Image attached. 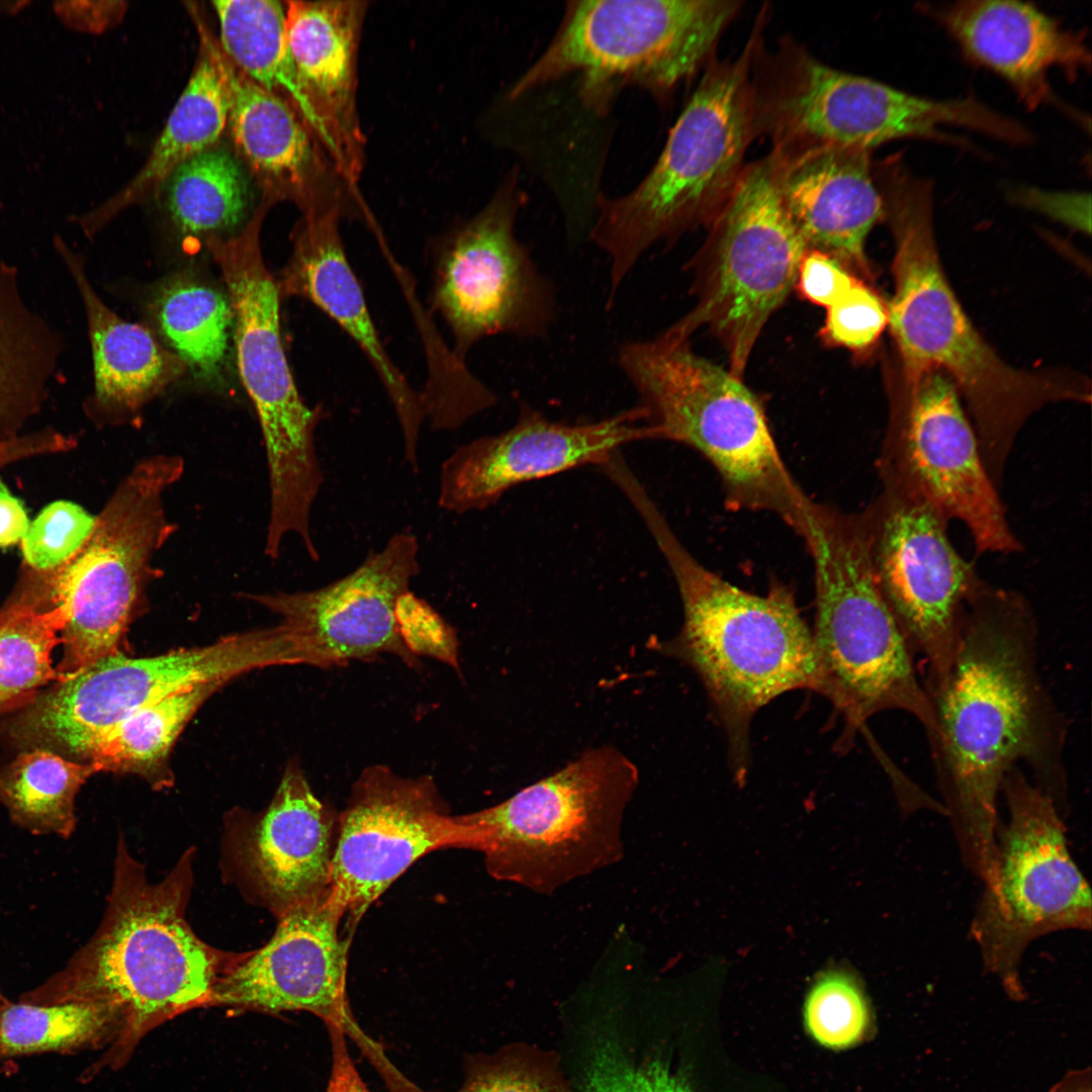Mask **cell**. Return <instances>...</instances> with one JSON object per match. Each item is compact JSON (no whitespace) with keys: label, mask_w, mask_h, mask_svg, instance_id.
<instances>
[{"label":"cell","mask_w":1092,"mask_h":1092,"mask_svg":"<svg viewBox=\"0 0 1092 1092\" xmlns=\"http://www.w3.org/2000/svg\"><path fill=\"white\" fill-rule=\"evenodd\" d=\"M931 701L941 805L964 864L985 885L1007 774L1026 766L1067 813V719L1041 678L1037 620L1021 593L987 583L971 600L948 676Z\"/></svg>","instance_id":"cell-1"},{"label":"cell","mask_w":1092,"mask_h":1092,"mask_svg":"<svg viewBox=\"0 0 1092 1092\" xmlns=\"http://www.w3.org/2000/svg\"><path fill=\"white\" fill-rule=\"evenodd\" d=\"M895 245L889 308L898 366L937 369L953 382L998 488L1027 421L1049 404L1090 403L1091 382L1068 369L1024 370L1005 362L977 331L941 265L930 181L898 158L876 171Z\"/></svg>","instance_id":"cell-2"},{"label":"cell","mask_w":1092,"mask_h":1092,"mask_svg":"<svg viewBox=\"0 0 1092 1092\" xmlns=\"http://www.w3.org/2000/svg\"><path fill=\"white\" fill-rule=\"evenodd\" d=\"M195 848L186 849L161 881L119 834L111 889L91 938L21 1001L93 1002L114 1010L119 1030L105 1060L122 1065L160 1024L207 1007L219 979L243 957L202 940L187 920Z\"/></svg>","instance_id":"cell-3"},{"label":"cell","mask_w":1092,"mask_h":1092,"mask_svg":"<svg viewBox=\"0 0 1092 1092\" xmlns=\"http://www.w3.org/2000/svg\"><path fill=\"white\" fill-rule=\"evenodd\" d=\"M627 498L674 577L684 624L673 639L649 645L698 674L729 739L736 774H744L749 724L777 697L798 689L822 695L812 631L791 590L776 584L755 595L708 569L684 546L642 485Z\"/></svg>","instance_id":"cell-4"},{"label":"cell","mask_w":1092,"mask_h":1092,"mask_svg":"<svg viewBox=\"0 0 1092 1092\" xmlns=\"http://www.w3.org/2000/svg\"><path fill=\"white\" fill-rule=\"evenodd\" d=\"M766 19L760 11L737 58L715 59L706 67L639 184L620 196L597 197L588 235L609 259V306L652 247L708 228L735 189L745 153L758 136L750 77Z\"/></svg>","instance_id":"cell-5"},{"label":"cell","mask_w":1092,"mask_h":1092,"mask_svg":"<svg viewBox=\"0 0 1092 1092\" xmlns=\"http://www.w3.org/2000/svg\"><path fill=\"white\" fill-rule=\"evenodd\" d=\"M617 364L658 440L686 445L709 461L730 509L770 513L805 536L818 504L789 471L762 404L743 379L668 330L624 343Z\"/></svg>","instance_id":"cell-6"},{"label":"cell","mask_w":1092,"mask_h":1092,"mask_svg":"<svg viewBox=\"0 0 1092 1092\" xmlns=\"http://www.w3.org/2000/svg\"><path fill=\"white\" fill-rule=\"evenodd\" d=\"M804 540L814 565L812 636L822 695L842 714L845 738L873 715L900 710L913 716L930 740L933 704L877 584L861 513L846 515L821 506Z\"/></svg>","instance_id":"cell-7"},{"label":"cell","mask_w":1092,"mask_h":1092,"mask_svg":"<svg viewBox=\"0 0 1092 1092\" xmlns=\"http://www.w3.org/2000/svg\"><path fill=\"white\" fill-rule=\"evenodd\" d=\"M639 784L613 745L589 748L560 769L485 809L460 815L469 848L488 874L550 895L623 857V819Z\"/></svg>","instance_id":"cell-8"},{"label":"cell","mask_w":1092,"mask_h":1092,"mask_svg":"<svg viewBox=\"0 0 1092 1092\" xmlns=\"http://www.w3.org/2000/svg\"><path fill=\"white\" fill-rule=\"evenodd\" d=\"M738 0L569 1L542 55L509 91L511 100L576 75L582 104L608 110L626 86L664 102L713 62Z\"/></svg>","instance_id":"cell-9"},{"label":"cell","mask_w":1092,"mask_h":1092,"mask_svg":"<svg viewBox=\"0 0 1092 1092\" xmlns=\"http://www.w3.org/2000/svg\"><path fill=\"white\" fill-rule=\"evenodd\" d=\"M184 468L176 454L139 460L96 517L80 550L53 571L46 586L33 589L65 619L58 681L121 651L129 625L146 607L150 584L163 575L154 558L177 530L164 497Z\"/></svg>","instance_id":"cell-10"},{"label":"cell","mask_w":1092,"mask_h":1092,"mask_svg":"<svg viewBox=\"0 0 1092 1092\" xmlns=\"http://www.w3.org/2000/svg\"><path fill=\"white\" fill-rule=\"evenodd\" d=\"M1007 820L998 826L993 876L970 926L984 970L1013 1000L1025 997L1020 968L1035 939L1089 930V884L1067 842L1064 815L1021 767L1005 777Z\"/></svg>","instance_id":"cell-11"},{"label":"cell","mask_w":1092,"mask_h":1092,"mask_svg":"<svg viewBox=\"0 0 1092 1092\" xmlns=\"http://www.w3.org/2000/svg\"><path fill=\"white\" fill-rule=\"evenodd\" d=\"M268 209L263 203L239 235L209 236L204 243L220 269L232 306L237 365L265 445L270 510L294 517L312 509L325 481L315 432L326 413L302 399L283 347L282 299L260 243Z\"/></svg>","instance_id":"cell-12"},{"label":"cell","mask_w":1092,"mask_h":1092,"mask_svg":"<svg viewBox=\"0 0 1092 1092\" xmlns=\"http://www.w3.org/2000/svg\"><path fill=\"white\" fill-rule=\"evenodd\" d=\"M750 80L757 135L767 136L772 150L872 152L901 139H941L945 126L965 127L971 118L962 98L918 96L839 71L788 37L771 51L759 39Z\"/></svg>","instance_id":"cell-13"},{"label":"cell","mask_w":1092,"mask_h":1092,"mask_svg":"<svg viewBox=\"0 0 1092 1092\" xmlns=\"http://www.w3.org/2000/svg\"><path fill=\"white\" fill-rule=\"evenodd\" d=\"M692 260L693 308L667 330L684 337L706 327L720 340L729 371L743 379L755 343L796 284L808 250L779 198L768 156L745 165Z\"/></svg>","instance_id":"cell-14"},{"label":"cell","mask_w":1092,"mask_h":1092,"mask_svg":"<svg viewBox=\"0 0 1092 1092\" xmlns=\"http://www.w3.org/2000/svg\"><path fill=\"white\" fill-rule=\"evenodd\" d=\"M889 419L878 459L882 485L913 493L968 530L977 554H1014L1000 489L953 382L937 369L896 365L888 380Z\"/></svg>","instance_id":"cell-15"},{"label":"cell","mask_w":1092,"mask_h":1092,"mask_svg":"<svg viewBox=\"0 0 1092 1092\" xmlns=\"http://www.w3.org/2000/svg\"><path fill=\"white\" fill-rule=\"evenodd\" d=\"M276 625L147 657L121 651L57 685L23 710L13 735L33 748L84 758L92 744L136 710L202 685H225L257 668L287 665Z\"/></svg>","instance_id":"cell-16"},{"label":"cell","mask_w":1092,"mask_h":1092,"mask_svg":"<svg viewBox=\"0 0 1092 1092\" xmlns=\"http://www.w3.org/2000/svg\"><path fill=\"white\" fill-rule=\"evenodd\" d=\"M524 203L518 178L509 177L480 211L434 248L431 303L462 361L484 338L544 340L554 324V286L516 236Z\"/></svg>","instance_id":"cell-17"},{"label":"cell","mask_w":1092,"mask_h":1092,"mask_svg":"<svg viewBox=\"0 0 1092 1092\" xmlns=\"http://www.w3.org/2000/svg\"><path fill=\"white\" fill-rule=\"evenodd\" d=\"M861 515L877 584L922 656L932 698L948 676L966 608L988 582L952 545L949 522L923 498L882 485Z\"/></svg>","instance_id":"cell-18"},{"label":"cell","mask_w":1092,"mask_h":1092,"mask_svg":"<svg viewBox=\"0 0 1092 1092\" xmlns=\"http://www.w3.org/2000/svg\"><path fill=\"white\" fill-rule=\"evenodd\" d=\"M468 847L467 827L460 815L450 814L431 777H401L381 764L365 768L339 814L332 868V893L350 935L417 860L434 850Z\"/></svg>","instance_id":"cell-19"},{"label":"cell","mask_w":1092,"mask_h":1092,"mask_svg":"<svg viewBox=\"0 0 1092 1092\" xmlns=\"http://www.w3.org/2000/svg\"><path fill=\"white\" fill-rule=\"evenodd\" d=\"M419 555L418 538L402 531L325 586L245 596L278 616L291 665L329 668L391 653L419 669L420 659L404 646L395 620L398 598L420 573Z\"/></svg>","instance_id":"cell-20"},{"label":"cell","mask_w":1092,"mask_h":1092,"mask_svg":"<svg viewBox=\"0 0 1092 1092\" xmlns=\"http://www.w3.org/2000/svg\"><path fill=\"white\" fill-rule=\"evenodd\" d=\"M338 817L314 795L299 762L289 761L265 809L226 814L220 860L224 881L276 919L326 896L332 890Z\"/></svg>","instance_id":"cell-21"},{"label":"cell","mask_w":1092,"mask_h":1092,"mask_svg":"<svg viewBox=\"0 0 1092 1092\" xmlns=\"http://www.w3.org/2000/svg\"><path fill=\"white\" fill-rule=\"evenodd\" d=\"M643 440L658 435L639 404L604 420L568 424L521 403L510 429L462 444L445 459L438 505L457 515L482 511L522 483L600 467L624 445Z\"/></svg>","instance_id":"cell-22"},{"label":"cell","mask_w":1092,"mask_h":1092,"mask_svg":"<svg viewBox=\"0 0 1092 1092\" xmlns=\"http://www.w3.org/2000/svg\"><path fill=\"white\" fill-rule=\"evenodd\" d=\"M332 890L277 918L273 935L243 957L214 986L207 1007L278 1014L305 1011L348 1032L356 1025L346 992L351 938Z\"/></svg>","instance_id":"cell-23"},{"label":"cell","mask_w":1092,"mask_h":1092,"mask_svg":"<svg viewBox=\"0 0 1092 1092\" xmlns=\"http://www.w3.org/2000/svg\"><path fill=\"white\" fill-rule=\"evenodd\" d=\"M200 34L223 82L234 141L264 182L266 200H289L302 216L336 215L371 226L374 218L358 185L341 173L291 105L239 70L206 30Z\"/></svg>","instance_id":"cell-24"},{"label":"cell","mask_w":1092,"mask_h":1092,"mask_svg":"<svg viewBox=\"0 0 1092 1092\" xmlns=\"http://www.w3.org/2000/svg\"><path fill=\"white\" fill-rule=\"evenodd\" d=\"M286 39L295 74L290 102L341 173L358 185L366 141L357 105L363 0H290Z\"/></svg>","instance_id":"cell-25"},{"label":"cell","mask_w":1092,"mask_h":1092,"mask_svg":"<svg viewBox=\"0 0 1092 1092\" xmlns=\"http://www.w3.org/2000/svg\"><path fill=\"white\" fill-rule=\"evenodd\" d=\"M781 203L808 249L824 252L870 283L867 239L885 217L871 152L819 147L771 150Z\"/></svg>","instance_id":"cell-26"},{"label":"cell","mask_w":1092,"mask_h":1092,"mask_svg":"<svg viewBox=\"0 0 1092 1092\" xmlns=\"http://www.w3.org/2000/svg\"><path fill=\"white\" fill-rule=\"evenodd\" d=\"M335 215L302 216L292 231L290 257L276 278L281 299L311 302L345 331L365 354L396 414L405 462L419 469L425 415L422 395L408 384L385 350L361 284L347 259Z\"/></svg>","instance_id":"cell-27"},{"label":"cell","mask_w":1092,"mask_h":1092,"mask_svg":"<svg viewBox=\"0 0 1092 1092\" xmlns=\"http://www.w3.org/2000/svg\"><path fill=\"white\" fill-rule=\"evenodd\" d=\"M927 9L966 57L1007 81L1027 108L1051 100L1052 69L1076 78L1090 68L1083 34L1029 3L964 0Z\"/></svg>","instance_id":"cell-28"},{"label":"cell","mask_w":1092,"mask_h":1092,"mask_svg":"<svg viewBox=\"0 0 1092 1092\" xmlns=\"http://www.w3.org/2000/svg\"><path fill=\"white\" fill-rule=\"evenodd\" d=\"M56 255L67 270L85 313L92 357L93 389L85 401L98 423L123 424L189 368L147 328L116 314L96 291L83 255L56 235Z\"/></svg>","instance_id":"cell-29"},{"label":"cell","mask_w":1092,"mask_h":1092,"mask_svg":"<svg viewBox=\"0 0 1092 1092\" xmlns=\"http://www.w3.org/2000/svg\"><path fill=\"white\" fill-rule=\"evenodd\" d=\"M65 350L64 334L25 297L18 267L0 261V441L39 411Z\"/></svg>","instance_id":"cell-30"},{"label":"cell","mask_w":1092,"mask_h":1092,"mask_svg":"<svg viewBox=\"0 0 1092 1092\" xmlns=\"http://www.w3.org/2000/svg\"><path fill=\"white\" fill-rule=\"evenodd\" d=\"M201 56L150 156L138 174L106 203L76 219L87 238L139 202L197 154L210 149L228 123V102L215 60L201 39Z\"/></svg>","instance_id":"cell-31"},{"label":"cell","mask_w":1092,"mask_h":1092,"mask_svg":"<svg viewBox=\"0 0 1092 1092\" xmlns=\"http://www.w3.org/2000/svg\"><path fill=\"white\" fill-rule=\"evenodd\" d=\"M221 684L202 685L145 706L112 726L87 750L83 759L98 771L132 774L153 789L173 785L171 749L198 708Z\"/></svg>","instance_id":"cell-32"},{"label":"cell","mask_w":1092,"mask_h":1092,"mask_svg":"<svg viewBox=\"0 0 1092 1092\" xmlns=\"http://www.w3.org/2000/svg\"><path fill=\"white\" fill-rule=\"evenodd\" d=\"M96 772L92 763L31 748L0 768V803L31 835L69 839L77 827L76 797Z\"/></svg>","instance_id":"cell-33"},{"label":"cell","mask_w":1092,"mask_h":1092,"mask_svg":"<svg viewBox=\"0 0 1092 1092\" xmlns=\"http://www.w3.org/2000/svg\"><path fill=\"white\" fill-rule=\"evenodd\" d=\"M65 619L28 592L0 611V715L24 710L59 680L53 651Z\"/></svg>","instance_id":"cell-34"},{"label":"cell","mask_w":1092,"mask_h":1092,"mask_svg":"<svg viewBox=\"0 0 1092 1092\" xmlns=\"http://www.w3.org/2000/svg\"><path fill=\"white\" fill-rule=\"evenodd\" d=\"M154 311L173 352L209 378L220 371L233 311L228 295L191 276L168 279L157 290Z\"/></svg>","instance_id":"cell-35"},{"label":"cell","mask_w":1092,"mask_h":1092,"mask_svg":"<svg viewBox=\"0 0 1092 1092\" xmlns=\"http://www.w3.org/2000/svg\"><path fill=\"white\" fill-rule=\"evenodd\" d=\"M168 180L167 207L186 236H218L237 226L246 214L248 183L226 151L207 149L182 164Z\"/></svg>","instance_id":"cell-36"},{"label":"cell","mask_w":1092,"mask_h":1092,"mask_svg":"<svg viewBox=\"0 0 1092 1092\" xmlns=\"http://www.w3.org/2000/svg\"><path fill=\"white\" fill-rule=\"evenodd\" d=\"M219 47L251 80L288 103L295 74L286 39V5L273 0H219Z\"/></svg>","instance_id":"cell-37"},{"label":"cell","mask_w":1092,"mask_h":1092,"mask_svg":"<svg viewBox=\"0 0 1092 1092\" xmlns=\"http://www.w3.org/2000/svg\"><path fill=\"white\" fill-rule=\"evenodd\" d=\"M116 1013L93 1002L36 1004L5 1001L0 1008V1058L73 1052L114 1041Z\"/></svg>","instance_id":"cell-38"},{"label":"cell","mask_w":1092,"mask_h":1092,"mask_svg":"<svg viewBox=\"0 0 1092 1092\" xmlns=\"http://www.w3.org/2000/svg\"><path fill=\"white\" fill-rule=\"evenodd\" d=\"M804 1017L810 1034L827 1048L844 1049L860 1040L870 1008L856 976L842 967L822 971L807 994Z\"/></svg>","instance_id":"cell-39"},{"label":"cell","mask_w":1092,"mask_h":1092,"mask_svg":"<svg viewBox=\"0 0 1092 1092\" xmlns=\"http://www.w3.org/2000/svg\"><path fill=\"white\" fill-rule=\"evenodd\" d=\"M456 1092H572L556 1057L515 1044L490 1055L470 1056Z\"/></svg>","instance_id":"cell-40"},{"label":"cell","mask_w":1092,"mask_h":1092,"mask_svg":"<svg viewBox=\"0 0 1092 1092\" xmlns=\"http://www.w3.org/2000/svg\"><path fill=\"white\" fill-rule=\"evenodd\" d=\"M96 523L81 506L67 500L48 505L30 523L21 541L23 558L28 566L53 572L80 550Z\"/></svg>","instance_id":"cell-41"},{"label":"cell","mask_w":1092,"mask_h":1092,"mask_svg":"<svg viewBox=\"0 0 1092 1092\" xmlns=\"http://www.w3.org/2000/svg\"><path fill=\"white\" fill-rule=\"evenodd\" d=\"M888 323V303L860 280L826 308L820 336L830 346L863 352L874 347Z\"/></svg>","instance_id":"cell-42"},{"label":"cell","mask_w":1092,"mask_h":1092,"mask_svg":"<svg viewBox=\"0 0 1092 1092\" xmlns=\"http://www.w3.org/2000/svg\"><path fill=\"white\" fill-rule=\"evenodd\" d=\"M584 1092H693L684 1078L660 1062L637 1065L614 1045L600 1048L588 1069Z\"/></svg>","instance_id":"cell-43"},{"label":"cell","mask_w":1092,"mask_h":1092,"mask_svg":"<svg viewBox=\"0 0 1092 1092\" xmlns=\"http://www.w3.org/2000/svg\"><path fill=\"white\" fill-rule=\"evenodd\" d=\"M395 620L401 641L411 653L434 658L460 671L456 632L425 600L412 590L401 595L396 602Z\"/></svg>","instance_id":"cell-44"},{"label":"cell","mask_w":1092,"mask_h":1092,"mask_svg":"<svg viewBox=\"0 0 1092 1092\" xmlns=\"http://www.w3.org/2000/svg\"><path fill=\"white\" fill-rule=\"evenodd\" d=\"M860 280L830 255L808 249L801 259L795 287L804 299L827 308Z\"/></svg>","instance_id":"cell-45"},{"label":"cell","mask_w":1092,"mask_h":1092,"mask_svg":"<svg viewBox=\"0 0 1092 1092\" xmlns=\"http://www.w3.org/2000/svg\"><path fill=\"white\" fill-rule=\"evenodd\" d=\"M1016 200L1076 230L1090 232V197L1083 193H1054L1035 188L1015 192Z\"/></svg>","instance_id":"cell-46"},{"label":"cell","mask_w":1092,"mask_h":1092,"mask_svg":"<svg viewBox=\"0 0 1092 1092\" xmlns=\"http://www.w3.org/2000/svg\"><path fill=\"white\" fill-rule=\"evenodd\" d=\"M325 1024L332 1045L331 1073L325 1092H371L350 1057L344 1027L336 1022Z\"/></svg>","instance_id":"cell-47"},{"label":"cell","mask_w":1092,"mask_h":1092,"mask_svg":"<svg viewBox=\"0 0 1092 1092\" xmlns=\"http://www.w3.org/2000/svg\"><path fill=\"white\" fill-rule=\"evenodd\" d=\"M81 7L66 8L70 22L89 31H102L117 23L126 10L122 1L78 2Z\"/></svg>","instance_id":"cell-48"},{"label":"cell","mask_w":1092,"mask_h":1092,"mask_svg":"<svg viewBox=\"0 0 1092 1092\" xmlns=\"http://www.w3.org/2000/svg\"><path fill=\"white\" fill-rule=\"evenodd\" d=\"M30 522L22 502L0 479V548L21 542Z\"/></svg>","instance_id":"cell-49"},{"label":"cell","mask_w":1092,"mask_h":1092,"mask_svg":"<svg viewBox=\"0 0 1092 1092\" xmlns=\"http://www.w3.org/2000/svg\"><path fill=\"white\" fill-rule=\"evenodd\" d=\"M1051 1092H1091L1089 1070L1077 1071L1065 1076Z\"/></svg>","instance_id":"cell-50"},{"label":"cell","mask_w":1092,"mask_h":1092,"mask_svg":"<svg viewBox=\"0 0 1092 1092\" xmlns=\"http://www.w3.org/2000/svg\"><path fill=\"white\" fill-rule=\"evenodd\" d=\"M5 1001H6V1000H5L4 998H3V996H2V995H1V993H0V1008H1L2 1006H3V1004L5 1003Z\"/></svg>","instance_id":"cell-51"}]
</instances>
